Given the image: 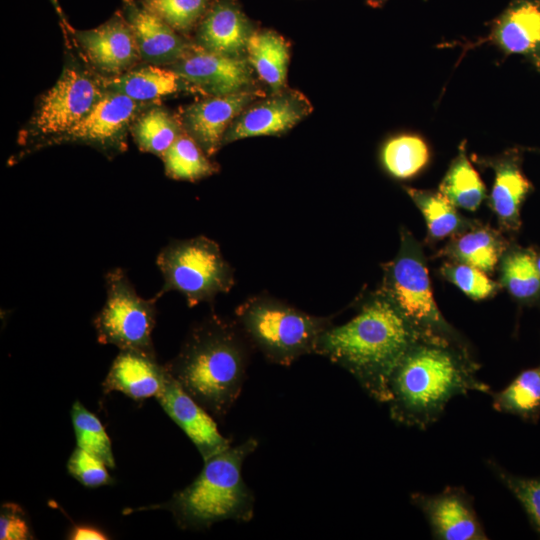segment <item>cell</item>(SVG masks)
<instances>
[{
    "label": "cell",
    "instance_id": "1",
    "mask_svg": "<svg viewBox=\"0 0 540 540\" xmlns=\"http://www.w3.org/2000/svg\"><path fill=\"white\" fill-rule=\"evenodd\" d=\"M477 366L439 337H418L393 369L387 402L398 424L424 430L437 422L448 402L471 391L491 394Z\"/></svg>",
    "mask_w": 540,
    "mask_h": 540
},
{
    "label": "cell",
    "instance_id": "2",
    "mask_svg": "<svg viewBox=\"0 0 540 540\" xmlns=\"http://www.w3.org/2000/svg\"><path fill=\"white\" fill-rule=\"evenodd\" d=\"M420 336L382 296L365 303L348 322L323 331L315 353L346 369L372 399L387 404L390 375Z\"/></svg>",
    "mask_w": 540,
    "mask_h": 540
},
{
    "label": "cell",
    "instance_id": "3",
    "mask_svg": "<svg viewBox=\"0 0 540 540\" xmlns=\"http://www.w3.org/2000/svg\"><path fill=\"white\" fill-rule=\"evenodd\" d=\"M240 326L213 314L194 326L178 355L165 367L203 408L227 415L246 376L248 346Z\"/></svg>",
    "mask_w": 540,
    "mask_h": 540
},
{
    "label": "cell",
    "instance_id": "4",
    "mask_svg": "<svg viewBox=\"0 0 540 540\" xmlns=\"http://www.w3.org/2000/svg\"><path fill=\"white\" fill-rule=\"evenodd\" d=\"M257 447L253 437L228 447L205 460L194 481L174 493L168 502L141 509L168 510L181 529H208L224 520L250 521L255 497L242 477V466Z\"/></svg>",
    "mask_w": 540,
    "mask_h": 540
},
{
    "label": "cell",
    "instance_id": "5",
    "mask_svg": "<svg viewBox=\"0 0 540 540\" xmlns=\"http://www.w3.org/2000/svg\"><path fill=\"white\" fill-rule=\"evenodd\" d=\"M99 75L83 61L67 60L55 84L44 93L18 136L10 164L55 142L78 124L103 97Z\"/></svg>",
    "mask_w": 540,
    "mask_h": 540
},
{
    "label": "cell",
    "instance_id": "6",
    "mask_svg": "<svg viewBox=\"0 0 540 540\" xmlns=\"http://www.w3.org/2000/svg\"><path fill=\"white\" fill-rule=\"evenodd\" d=\"M236 317L248 340L269 361L286 366L315 353L320 335L330 326L325 317L266 296L248 299L236 309Z\"/></svg>",
    "mask_w": 540,
    "mask_h": 540
},
{
    "label": "cell",
    "instance_id": "7",
    "mask_svg": "<svg viewBox=\"0 0 540 540\" xmlns=\"http://www.w3.org/2000/svg\"><path fill=\"white\" fill-rule=\"evenodd\" d=\"M156 264L164 283L155 298L167 292H180L193 307L212 302L234 285V272L219 245L205 237L173 240L159 252Z\"/></svg>",
    "mask_w": 540,
    "mask_h": 540
},
{
    "label": "cell",
    "instance_id": "8",
    "mask_svg": "<svg viewBox=\"0 0 540 540\" xmlns=\"http://www.w3.org/2000/svg\"><path fill=\"white\" fill-rule=\"evenodd\" d=\"M105 282L106 301L93 321L98 342L120 350L155 353L151 335L156 324L157 299L139 296L121 268L108 271Z\"/></svg>",
    "mask_w": 540,
    "mask_h": 540
},
{
    "label": "cell",
    "instance_id": "9",
    "mask_svg": "<svg viewBox=\"0 0 540 540\" xmlns=\"http://www.w3.org/2000/svg\"><path fill=\"white\" fill-rule=\"evenodd\" d=\"M387 297L421 336L445 337L450 329L435 303L425 265L402 255L389 267Z\"/></svg>",
    "mask_w": 540,
    "mask_h": 540
},
{
    "label": "cell",
    "instance_id": "10",
    "mask_svg": "<svg viewBox=\"0 0 540 540\" xmlns=\"http://www.w3.org/2000/svg\"><path fill=\"white\" fill-rule=\"evenodd\" d=\"M154 103L157 102H140L106 91L91 111L54 145L85 144L112 158L126 150L132 123Z\"/></svg>",
    "mask_w": 540,
    "mask_h": 540
},
{
    "label": "cell",
    "instance_id": "11",
    "mask_svg": "<svg viewBox=\"0 0 540 540\" xmlns=\"http://www.w3.org/2000/svg\"><path fill=\"white\" fill-rule=\"evenodd\" d=\"M68 29L82 61L99 76H117L142 63L133 31L122 11L96 28Z\"/></svg>",
    "mask_w": 540,
    "mask_h": 540
},
{
    "label": "cell",
    "instance_id": "12",
    "mask_svg": "<svg viewBox=\"0 0 540 540\" xmlns=\"http://www.w3.org/2000/svg\"><path fill=\"white\" fill-rule=\"evenodd\" d=\"M168 67L191 86L193 93L204 97L259 87L246 56L233 57L210 52L196 44L187 55Z\"/></svg>",
    "mask_w": 540,
    "mask_h": 540
},
{
    "label": "cell",
    "instance_id": "13",
    "mask_svg": "<svg viewBox=\"0 0 540 540\" xmlns=\"http://www.w3.org/2000/svg\"><path fill=\"white\" fill-rule=\"evenodd\" d=\"M410 501L424 515L434 539H488L473 497L463 487L447 486L436 494L413 492Z\"/></svg>",
    "mask_w": 540,
    "mask_h": 540
},
{
    "label": "cell",
    "instance_id": "14",
    "mask_svg": "<svg viewBox=\"0 0 540 540\" xmlns=\"http://www.w3.org/2000/svg\"><path fill=\"white\" fill-rule=\"evenodd\" d=\"M266 96L260 87L222 96H208L182 107L178 116L184 131L212 157L223 146L232 122L252 103Z\"/></svg>",
    "mask_w": 540,
    "mask_h": 540
},
{
    "label": "cell",
    "instance_id": "15",
    "mask_svg": "<svg viewBox=\"0 0 540 540\" xmlns=\"http://www.w3.org/2000/svg\"><path fill=\"white\" fill-rule=\"evenodd\" d=\"M313 110L300 91L286 87L248 106L229 126L223 146L255 136H278L288 132Z\"/></svg>",
    "mask_w": 540,
    "mask_h": 540
},
{
    "label": "cell",
    "instance_id": "16",
    "mask_svg": "<svg viewBox=\"0 0 540 540\" xmlns=\"http://www.w3.org/2000/svg\"><path fill=\"white\" fill-rule=\"evenodd\" d=\"M257 30L238 0H212L192 40L210 52L245 57L249 40Z\"/></svg>",
    "mask_w": 540,
    "mask_h": 540
},
{
    "label": "cell",
    "instance_id": "17",
    "mask_svg": "<svg viewBox=\"0 0 540 540\" xmlns=\"http://www.w3.org/2000/svg\"><path fill=\"white\" fill-rule=\"evenodd\" d=\"M122 13L133 31L142 63L168 67L195 46L192 38L175 31L136 0H123Z\"/></svg>",
    "mask_w": 540,
    "mask_h": 540
},
{
    "label": "cell",
    "instance_id": "18",
    "mask_svg": "<svg viewBox=\"0 0 540 540\" xmlns=\"http://www.w3.org/2000/svg\"><path fill=\"white\" fill-rule=\"evenodd\" d=\"M156 399L167 415L193 442L204 461L231 446V441L219 432L209 412L170 374Z\"/></svg>",
    "mask_w": 540,
    "mask_h": 540
},
{
    "label": "cell",
    "instance_id": "19",
    "mask_svg": "<svg viewBox=\"0 0 540 540\" xmlns=\"http://www.w3.org/2000/svg\"><path fill=\"white\" fill-rule=\"evenodd\" d=\"M168 371L157 362L155 353L140 350H120L102 384L104 392H121L142 401L157 397L163 390Z\"/></svg>",
    "mask_w": 540,
    "mask_h": 540
},
{
    "label": "cell",
    "instance_id": "20",
    "mask_svg": "<svg viewBox=\"0 0 540 540\" xmlns=\"http://www.w3.org/2000/svg\"><path fill=\"white\" fill-rule=\"evenodd\" d=\"M99 77L106 91L140 102H159L161 98L173 94L193 93L191 86L180 75L165 66L144 63L117 76Z\"/></svg>",
    "mask_w": 540,
    "mask_h": 540
},
{
    "label": "cell",
    "instance_id": "21",
    "mask_svg": "<svg viewBox=\"0 0 540 540\" xmlns=\"http://www.w3.org/2000/svg\"><path fill=\"white\" fill-rule=\"evenodd\" d=\"M492 38L508 53L540 48V0H513L495 21Z\"/></svg>",
    "mask_w": 540,
    "mask_h": 540
},
{
    "label": "cell",
    "instance_id": "22",
    "mask_svg": "<svg viewBox=\"0 0 540 540\" xmlns=\"http://www.w3.org/2000/svg\"><path fill=\"white\" fill-rule=\"evenodd\" d=\"M246 57L255 74L268 86L270 94L287 87L290 46L276 31L257 30L250 38Z\"/></svg>",
    "mask_w": 540,
    "mask_h": 540
},
{
    "label": "cell",
    "instance_id": "23",
    "mask_svg": "<svg viewBox=\"0 0 540 540\" xmlns=\"http://www.w3.org/2000/svg\"><path fill=\"white\" fill-rule=\"evenodd\" d=\"M183 132L178 114L160 106L159 102L142 111L130 128L139 150L160 158Z\"/></svg>",
    "mask_w": 540,
    "mask_h": 540
},
{
    "label": "cell",
    "instance_id": "24",
    "mask_svg": "<svg viewBox=\"0 0 540 540\" xmlns=\"http://www.w3.org/2000/svg\"><path fill=\"white\" fill-rule=\"evenodd\" d=\"M490 395L495 411L537 424L540 418V365L523 370L506 387Z\"/></svg>",
    "mask_w": 540,
    "mask_h": 540
},
{
    "label": "cell",
    "instance_id": "25",
    "mask_svg": "<svg viewBox=\"0 0 540 540\" xmlns=\"http://www.w3.org/2000/svg\"><path fill=\"white\" fill-rule=\"evenodd\" d=\"M198 143L185 131L162 156L165 174L175 180L197 181L219 171Z\"/></svg>",
    "mask_w": 540,
    "mask_h": 540
},
{
    "label": "cell",
    "instance_id": "26",
    "mask_svg": "<svg viewBox=\"0 0 540 540\" xmlns=\"http://www.w3.org/2000/svg\"><path fill=\"white\" fill-rule=\"evenodd\" d=\"M440 193L455 207L469 211L476 210L483 201L485 186L464 149H461L442 180Z\"/></svg>",
    "mask_w": 540,
    "mask_h": 540
},
{
    "label": "cell",
    "instance_id": "27",
    "mask_svg": "<svg viewBox=\"0 0 540 540\" xmlns=\"http://www.w3.org/2000/svg\"><path fill=\"white\" fill-rule=\"evenodd\" d=\"M529 190L528 179L516 165L504 163L497 168L491 203L502 221L518 224L520 206Z\"/></svg>",
    "mask_w": 540,
    "mask_h": 540
},
{
    "label": "cell",
    "instance_id": "28",
    "mask_svg": "<svg viewBox=\"0 0 540 540\" xmlns=\"http://www.w3.org/2000/svg\"><path fill=\"white\" fill-rule=\"evenodd\" d=\"M426 142L417 135L403 134L391 138L382 150V161L387 171L400 179L410 178L429 161Z\"/></svg>",
    "mask_w": 540,
    "mask_h": 540
},
{
    "label": "cell",
    "instance_id": "29",
    "mask_svg": "<svg viewBox=\"0 0 540 540\" xmlns=\"http://www.w3.org/2000/svg\"><path fill=\"white\" fill-rule=\"evenodd\" d=\"M70 414L77 446L102 460L108 468H115L110 438L97 416L79 401L74 402Z\"/></svg>",
    "mask_w": 540,
    "mask_h": 540
},
{
    "label": "cell",
    "instance_id": "30",
    "mask_svg": "<svg viewBox=\"0 0 540 540\" xmlns=\"http://www.w3.org/2000/svg\"><path fill=\"white\" fill-rule=\"evenodd\" d=\"M178 33L187 36L195 31L212 0H137Z\"/></svg>",
    "mask_w": 540,
    "mask_h": 540
},
{
    "label": "cell",
    "instance_id": "31",
    "mask_svg": "<svg viewBox=\"0 0 540 540\" xmlns=\"http://www.w3.org/2000/svg\"><path fill=\"white\" fill-rule=\"evenodd\" d=\"M407 192L421 210L432 237L443 238L456 230L460 223L458 213L442 193L410 188Z\"/></svg>",
    "mask_w": 540,
    "mask_h": 540
},
{
    "label": "cell",
    "instance_id": "32",
    "mask_svg": "<svg viewBox=\"0 0 540 540\" xmlns=\"http://www.w3.org/2000/svg\"><path fill=\"white\" fill-rule=\"evenodd\" d=\"M486 465L495 477L517 499L533 530L540 536V477H523L510 473L493 459Z\"/></svg>",
    "mask_w": 540,
    "mask_h": 540
},
{
    "label": "cell",
    "instance_id": "33",
    "mask_svg": "<svg viewBox=\"0 0 540 540\" xmlns=\"http://www.w3.org/2000/svg\"><path fill=\"white\" fill-rule=\"evenodd\" d=\"M502 281L518 299L534 297L540 290V274L535 257L528 252L507 256L502 266Z\"/></svg>",
    "mask_w": 540,
    "mask_h": 540
},
{
    "label": "cell",
    "instance_id": "34",
    "mask_svg": "<svg viewBox=\"0 0 540 540\" xmlns=\"http://www.w3.org/2000/svg\"><path fill=\"white\" fill-rule=\"evenodd\" d=\"M454 252L462 263L487 272L498 262L500 245L490 232L477 230L461 236L454 245Z\"/></svg>",
    "mask_w": 540,
    "mask_h": 540
},
{
    "label": "cell",
    "instance_id": "35",
    "mask_svg": "<svg viewBox=\"0 0 540 540\" xmlns=\"http://www.w3.org/2000/svg\"><path fill=\"white\" fill-rule=\"evenodd\" d=\"M107 467L102 460L78 446L67 462L69 474L87 488H98L113 483Z\"/></svg>",
    "mask_w": 540,
    "mask_h": 540
},
{
    "label": "cell",
    "instance_id": "36",
    "mask_svg": "<svg viewBox=\"0 0 540 540\" xmlns=\"http://www.w3.org/2000/svg\"><path fill=\"white\" fill-rule=\"evenodd\" d=\"M443 271L459 289L476 300L488 297L496 288L484 271L468 264L447 266Z\"/></svg>",
    "mask_w": 540,
    "mask_h": 540
},
{
    "label": "cell",
    "instance_id": "37",
    "mask_svg": "<svg viewBox=\"0 0 540 540\" xmlns=\"http://www.w3.org/2000/svg\"><path fill=\"white\" fill-rule=\"evenodd\" d=\"M34 535L22 507L13 502H6L0 509V539L1 540H28Z\"/></svg>",
    "mask_w": 540,
    "mask_h": 540
},
{
    "label": "cell",
    "instance_id": "38",
    "mask_svg": "<svg viewBox=\"0 0 540 540\" xmlns=\"http://www.w3.org/2000/svg\"><path fill=\"white\" fill-rule=\"evenodd\" d=\"M70 540H106L109 536L100 528L82 524L74 526L67 536Z\"/></svg>",
    "mask_w": 540,
    "mask_h": 540
},
{
    "label": "cell",
    "instance_id": "39",
    "mask_svg": "<svg viewBox=\"0 0 540 540\" xmlns=\"http://www.w3.org/2000/svg\"><path fill=\"white\" fill-rule=\"evenodd\" d=\"M386 2L387 0H366V3L373 8L382 7Z\"/></svg>",
    "mask_w": 540,
    "mask_h": 540
},
{
    "label": "cell",
    "instance_id": "40",
    "mask_svg": "<svg viewBox=\"0 0 540 540\" xmlns=\"http://www.w3.org/2000/svg\"><path fill=\"white\" fill-rule=\"evenodd\" d=\"M537 268L540 274V257L536 259Z\"/></svg>",
    "mask_w": 540,
    "mask_h": 540
}]
</instances>
